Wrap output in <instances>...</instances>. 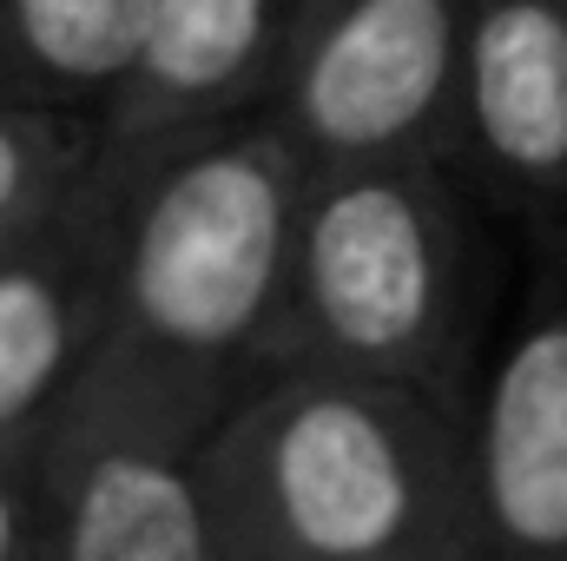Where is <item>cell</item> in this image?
Here are the masks:
<instances>
[{"mask_svg":"<svg viewBox=\"0 0 567 561\" xmlns=\"http://www.w3.org/2000/svg\"><path fill=\"white\" fill-rule=\"evenodd\" d=\"M100 178V120L73 106H0V238L33 232Z\"/></svg>","mask_w":567,"mask_h":561,"instance_id":"obj_11","label":"cell"},{"mask_svg":"<svg viewBox=\"0 0 567 561\" xmlns=\"http://www.w3.org/2000/svg\"><path fill=\"white\" fill-rule=\"evenodd\" d=\"M0 561H40V496L20 462H0Z\"/></svg>","mask_w":567,"mask_h":561,"instance_id":"obj_12","label":"cell"},{"mask_svg":"<svg viewBox=\"0 0 567 561\" xmlns=\"http://www.w3.org/2000/svg\"><path fill=\"white\" fill-rule=\"evenodd\" d=\"M231 410L100 350L33 449L40 561H225L205 442Z\"/></svg>","mask_w":567,"mask_h":561,"instance_id":"obj_4","label":"cell"},{"mask_svg":"<svg viewBox=\"0 0 567 561\" xmlns=\"http://www.w3.org/2000/svg\"><path fill=\"white\" fill-rule=\"evenodd\" d=\"M455 165L542 238H567V0H468Z\"/></svg>","mask_w":567,"mask_h":561,"instance_id":"obj_9","label":"cell"},{"mask_svg":"<svg viewBox=\"0 0 567 561\" xmlns=\"http://www.w3.org/2000/svg\"><path fill=\"white\" fill-rule=\"evenodd\" d=\"M145 33L152 0H0V106H113Z\"/></svg>","mask_w":567,"mask_h":561,"instance_id":"obj_10","label":"cell"},{"mask_svg":"<svg viewBox=\"0 0 567 561\" xmlns=\"http://www.w3.org/2000/svg\"><path fill=\"white\" fill-rule=\"evenodd\" d=\"M297 0H152L133 80L100 113V178H133L172 145L271 113Z\"/></svg>","mask_w":567,"mask_h":561,"instance_id":"obj_8","label":"cell"},{"mask_svg":"<svg viewBox=\"0 0 567 561\" xmlns=\"http://www.w3.org/2000/svg\"><path fill=\"white\" fill-rule=\"evenodd\" d=\"M303 185L310 165L271 113L172 145L145 172L120 178V284L106 350L218 404L251 397L290 297Z\"/></svg>","mask_w":567,"mask_h":561,"instance_id":"obj_2","label":"cell"},{"mask_svg":"<svg viewBox=\"0 0 567 561\" xmlns=\"http://www.w3.org/2000/svg\"><path fill=\"white\" fill-rule=\"evenodd\" d=\"M468 0H297L271 120L310 172L449 159Z\"/></svg>","mask_w":567,"mask_h":561,"instance_id":"obj_5","label":"cell"},{"mask_svg":"<svg viewBox=\"0 0 567 561\" xmlns=\"http://www.w3.org/2000/svg\"><path fill=\"white\" fill-rule=\"evenodd\" d=\"M482 317V238L449 159L330 165L303 185L297 258L265 384L337 370L410 384L475 410L468 357Z\"/></svg>","mask_w":567,"mask_h":561,"instance_id":"obj_3","label":"cell"},{"mask_svg":"<svg viewBox=\"0 0 567 561\" xmlns=\"http://www.w3.org/2000/svg\"><path fill=\"white\" fill-rule=\"evenodd\" d=\"M7 245H13V238H0V252H7Z\"/></svg>","mask_w":567,"mask_h":561,"instance_id":"obj_13","label":"cell"},{"mask_svg":"<svg viewBox=\"0 0 567 561\" xmlns=\"http://www.w3.org/2000/svg\"><path fill=\"white\" fill-rule=\"evenodd\" d=\"M120 205L93 178L0 252V462L33 469L53 417L113 337Z\"/></svg>","mask_w":567,"mask_h":561,"instance_id":"obj_6","label":"cell"},{"mask_svg":"<svg viewBox=\"0 0 567 561\" xmlns=\"http://www.w3.org/2000/svg\"><path fill=\"white\" fill-rule=\"evenodd\" d=\"M225 561H468L475 410L410 384L290 370L205 442Z\"/></svg>","mask_w":567,"mask_h":561,"instance_id":"obj_1","label":"cell"},{"mask_svg":"<svg viewBox=\"0 0 567 561\" xmlns=\"http://www.w3.org/2000/svg\"><path fill=\"white\" fill-rule=\"evenodd\" d=\"M548 258L475 404V555L567 561V238Z\"/></svg>","mask_w":567,"mask_h":561,"instance_id":"obj_7","label":"cell"}]
</instances>
